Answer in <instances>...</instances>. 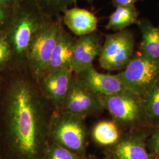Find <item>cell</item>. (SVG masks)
Instances as JSON below:
<instances>
[{
    "label": "cell",
    "mask_w": 159,
    "mask_h": 159,
    "mask_svg": "<svg viewBox=\"0 0 159 159\" xmlns=\"http://www.w3.org/2000/svg\"><path fill=\"white\" fill-rule=\"evenodd\" d=\"M0 98V159H43L48 108L29 66L11 67Z\"/></svg>",
    "instance_id": "cell-1"
},
{
    "label": "cell",
    "mask_w": 159,
    "mask_h": 159,
    "mask_svg": "<svg viewBox=\"0 0 159 159\" xmlns=\"http://www.w3.org/2000/svg\"><path fill=\"white\" fill-rule=\"evenodd\" d=\"M51 18L31 0H22L14 7L11 23L6 33L12 53L10 67L29 66L27 55L30 44L38 31Z\"/></svg>",
    "instance_id": "cell-2"
},
{
    "label": "cell",
    "mask_w": 159,
    "mask_h": 159,
    "mask_svg": "<svg viewBox=\"0 0 159 159\" xmlns=\"http://www.w3.org/2000/svg\"><path fill=\"white\" fill-rule=\"evenodd\" d=\"M87 129L84 118L63 111H54L48 126V139L85 158Z\"/></svg>",
    "instance_id": "cell-3"
},
{
    "label": "cell",
    "mask_w": 159,
    "mask_h": 159,
    "mask_svg": "<svg viewBox=\"0 0 159 159\" xmlns=\"http://www.w3.org/2000/svg\"><path fill=\"white\" fill-rule=\"evenodd\" d=\"M62 23V17L50 19L38 31L30 44L27 55V63L38 83L46 74Z\"/></svg>",
    "instance_id": "cell-4"
},
{
    "label": "cell",
    "mask_w": 159,
    "mask_h": 159,
    "mask_svg": "<svg viewBox=\"0 0 159 159\" xmlns=\"http://www.w3.org/2000/svg\"><path fill=\"white\" fill-rule=\"evenodd\" d=\"M104 107L113 121L125 128H133L148 117L143 97L125 89L117 94L102 96Z\"/></svg>",
    "instance_id": "cell-5"
},
{
    "label": "cell",
    "mask_w": 159,
    "mask_h": 159,
    "mask_svg": "<svg viewBox=\"0 0 159 159\" xmlns=\"http://www.w3.org/2000/svg\"><path fill=\"white\" fill-rule=\"evenodd\" d=\"M125 89L143 97L159 83V64L134 55L127 66L117 74Z\"/></svg>",
    "instance_id": "cell-6"
},
{
    "label": "cell",
    "mask_w": 159,
    "mask_h": 159,
    "mask_svg": "<svg viewBox=\"0 0 159 159\" xmlns=\"http://www.w3.org/2000/svg\"><path fill=\"white\" fill-rule=\"evenodd\" d=\"M134 38L129 30L106 35L99 63L107 71L124 70L134 56Z\"/></svg>",
    "instance_id": "cell-7"
},
{
    "label": "cell",
    "mask_w": 159,
    "mask_h": 159,
    "mask_svg": "<svg viewBox=\"0 0 159 159\" xmlns=\"http://www.w3.org/2000/svg\"><path fill=\"white\" fill-rule=\"evenodd\" d=\"M75 75H73L61 111L85 118L104 109L102 96L91 90Z\"/></svg>",
    "instance_id": "cell-8"
},
{
    "label": "cell",
    "mask_w": 159,
    "mask_h": 159,
    "mask_svg": "<svg viewBox=\"0 0 159 159\" xmlns=\"http://www.w3.org/2000/svg\"><path fill=\"white\" fill-rule=\"evenodd\" d=\"M73 74L71 68L56 70L45 74L39 82L42 96L56 111L63 109Z\"/></svg>",
    "instance_id": "cell-9"
},
{
    "label": "cell",
    "mask_w": 159,
    "mask_h": 159,
    "mask_svg": "<svg viewBox=\"0 0 159 159\" xmlns=\"http://www.w3.org/2000/svg\"><path fill=\"white\" fill-rule=\"evenodd\" d=\"M146 137L144 133L141 131H129L111 146V159H152L146 148Z\"/></svg>",
    "instance_id": "cell-10"
},
{
    "label": "cell",
    "mask_w": 159,
    "mask_h": 159,
    "mask_svg": "<svg viewBox=\"0 0 159 159\" xmlns=\"http://www.w3.org/2000/svg\"><path fill=\"white\" fill-rule=\"evenodd\" d=\"M102 48L100 37L96 33L77 38L71 64L73 73L80 74L93 66V61L100 55Z\"/></svg>",
    "instance_id": "cell-11"
},
{
    "label": "cell",
    "mask_w": 159,
    "mask_h": 159,
    "mask_svg": "<svg viewBox=\"0 0 159 159\" xmlns=\"http://www.w3.org/2000/svg\"><path fill=\"white\" fill-rule=\"evenodd\" d=\"M77 75L91 90L100 96L113 95L125 89L117 74L99 73L93 66Z\"/></svg>",
    "instance_id": "cell-12"
},
{
    "label": "cell",
    "mask_w": 159,
    "mask_h": 159,
    "mask_svg": "<svg viewBox=\"0 0 159 159\" xmlns=\"http://www.w3.org/2000/svg\"><path fill=\"white\" fill-rule=\"evenodd\" d=\"M77 40V38L67 33L62 25L46 74L59 70L71 68Z\"/></svg>",
    "instance_id": "cell-13"
},
{
    "label": "cell",
    "mask_w": 159,
    "mask_h": 159,
    "mask_svg": "<svg viewBox=\"0 0 159 159\" xmlns=\"http://www.w3.org/2000/svg\"><path fill=\"white\" fill-rule=\"evenodd\" d=\"M62 21L71 32L79 37L94 33L98 23L94 14L78 7L67 10L63 13Z\"/></svg>",
    "instance_id": "cell-14"
},
{
    "label": "cell",
    "mask_w": 159,
    "mask_h": 159,
    "mask_svg": "<svg viewBox=\"0 0 159 159\" xmlns=\"http://www.w3.org/2000/svg\"><path fill=\"white\" fill-rule=\"evenodd\" d=\"M142 33L140 54L148 60L159 64V29L146 18L138 21Z\"/></svg>",
    "instance_id": "cell-15"
},
{
    "label": "cell",
    "mask_w": 159,
    "mask_h": 159,
    "mask_svg": "<svg viewBox=\"0 0 159 159\" xmlns=\"http://www.w3.org/2000/svg\"><path fill=\"white\" fill-rule=\"evenodd\" d=\"M139 11L134 5L117 7L109 17L106 28L114 31H121L138 22Z\"/></svg>",
    "instance_id": "cell-16"
},
{
    "label": "cell",
    "mask_w": 159,
    "mask_h": 159,
    "mask_svg": "<svg viewBox=\"0 0 159 159\" xmlns=\"http://www.w3.org/2000/svg\"><path fill=\"white\" fill-rule=\"evenodd\" d=\"M92 136L94 141L102 146H113L119 140L121 134L118 125L113 121H102L94 127Z\"/></svg>",
    "instance_id": "cell-17"
},
{
    "label": "cell",
    "mask_w": 159,
    "mask_h": 159,
    "mask_svg": "<svg viewBox=\"0 0 159 159\" xmlns=\"http://www.w3.org/2000/svg\"><path fill=\"white\" fill-rule=\"evenodd\" d=\"M44 15L52 18L62 17L61 14L79 0H31Z\"/></svg>",
    "instance_id": "cell-18"
},
{
    "label": "cell",
    "mask_w": 159,
    "mask_h": 159,
    "mask_svg": "<svg viewBox=\"0 0 159 159\" xmlns=\"http://www.w3.org/2000/svg\"><path fill=\"white\" fill-rule=\"evenodd\" d=\"M143 97L148 117L159 122V83Z\"/></svg>",
    "instance_id": "cell-19"
},
{
    "label": "cell",
    "mask_w": 159,
    "mask_h": 159,
    "mask_svg": "<svg viewBox=\"0 0 159 159\" xmlns=\"http://www.w3.org/2000/svg\"><path fill=\"white\" fill-rule=\"evenodd\" d=\"M43 159H85L67 148L54 143L48 144Z\"/></svg>",
    "instance_id": "cell-20"
},
{
    "label": "cell",
    "mask_w": 159,
    "mask_h": 159,
    "mask_svg": "<svg viewBox=\"0 0 159 159\" xmlns=\"http://www.w3.org/2000/svg\"><path fill=\"white\" fill-rule=\"evenodd\" d=\"M12 61V53L6 34H0V72L9 68Z\"/></svg>",
    "instance_id": "cell-21"
},
{
    "label": "cell",
    "mask_w": 159,
    "mask_h": 159,
    "mask_svg": "<svg viewBox=\"0 0 159 159\" xmlns=\"http://www.w3.org/2000/svg\"><path fill=\"white\" fill-rule=\"evenodd\" d=\"M14 12V8L0 2V34H6L11 23Z\"/></svg>",
    "instance_id": "cell-22"
},
{
    "label": "cell",
    "mask_w": 159,
    "mask_h": 159,
    "mask_svg": "<svg viewBox=\"0 0 159 159\" xmlns=\"http://www.w3.org/2000/svg\"><path fill=\"white\" fill-rule=\"evenodd\" d=\"M150 144L154 151L156 153L159 154V129L151 137Z\"/></svg>",
    "instance_id": "cell-23"
},
{
    "label": "cell",
    "mask_w": 159,
    "mask_h": 159,
    "mask_svg": "<svg viewBox=\"0 0 159 159\" xmlns=\"http://www.w3.org/2000/svg\"><path fill=\"white\" fill-rule=\"evenodd\" d=\"M141 0H113L114 6L116 7L120 6H131Z\"/></svg>",
    "instance_id": "cell-24"
},
{
    "label": "cell",
    "mask_w": 159,
    "mask_h": 159,
    "mask_svg": "<svg viewBox=\"0 0 159 159\" xmlns=\"http://www.w3.org/2000/svg\"><path fill=\"white\" fill-rule=\"evenodd\" d=\"M22 0H0V2L4 5L12 8H14Z\"/></svg>",
    "instance_id": "cell-25"
},
{
    "label": "cell",
    "mask_w": 159,
    "mask_h": 159,
    "mask_svg": "<svg viewBox=\"0 0 159 159\" xmlns=\"http://www.w3.org/2000/svg\"><path fill=\"white\" fill-rule=\"evenodd\" d=\"M2 72H0V82L1 81V75H2Z\"/></svg>",
    "instance_id": "cell-26"
},
{
    "label": "cell",
    "mask_w": 159,
    "mask_h": 159,
    "mask_svg": "<svg viewBox=\"0 0 159 159\" xmlns=\"http://www.w3.org/2000/svg\"><path fill=\"white\" fill-rule=\"evenodd\" d=\"M87 1H88L89 2H93L94 0H87Z\"/></svg>",
    "instance_id": "cell-27"
},
{
    "label": "cell",
    "mask_w": 159,
    "mask_h": 159,
    "mask_svg": "<svg viewBox=\"0 0 159 159\" xmlns=\"http://www.w3.org/2000/svg\"><path fill=\"white\" fill-rule=\"evenodd\" d=\"M158 28H159V26H158Z\"/></svg>",
    "instance_id": "cell-28"
}]
</instances>
